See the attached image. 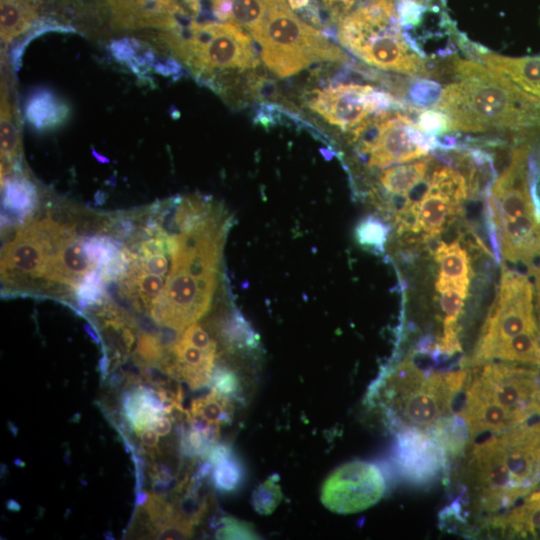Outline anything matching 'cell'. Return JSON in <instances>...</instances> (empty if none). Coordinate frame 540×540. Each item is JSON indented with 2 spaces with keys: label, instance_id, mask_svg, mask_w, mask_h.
Listing matches in <instances>:
<instances>
[{
  "label": "cell",
  "instance_id": "cell-1",
  "mask_svg": "<svg viewBox=\"0 0 540 540\" xmlns=\"http://www.w3.org/2000/svg\"><path fill=\"white\" fill-rule=\"evenodd\" d=\"M457 81L446 85L434 109L449 120V132L540 131V98L475 61L457 60Z\"/></svg>",
  "mask_w": 540,
  "mask_h": 540
},
{
  "label": "cell",
  "instance_id": "cell-2",
  "mask_svg": "<svg viewBox=\"0 0 540 540\" xmlns=\"http://www.w3.org/2000/svg\"><path fill=\"white\" fill-rule=\"evenodd\" d=\"M462 479L476 510L494 513L514 506L540 485V421L490 435L473 446Z\"/></svg>",
  "mask_w": 540,
  "mask_h": 540
},
{
  "label": "cell",
  "instance_id": "cell-3",
  "mask_svg": "<svg viewBox=\"0 0 540 540\" xmlns=\"http://www.w3.org/2000/svg\"><path fill=\"white\" fill-rule=\"evenodd\" d=\"M468 378L459 416L469 442L483 434H499L540 421V372L515 363L491 361Z\"/></svg>",
  "mask_w": 540,
  "mask_h": 540
},
{
  "label": "cell",
  "instance_id": "cell-4",
  "mask_svg": "<svg viewBox=\"0 0 540 540\" xmlns=\"http://www.w3.org/2000/svg\"><path fill=\"white\" fill-rule=\"evenodd\" d=\"M530 152L528 143L513 150L509 164L490 188L488 217L497 256L532 265L540 258V203Z\"/></svg>",
  "mask_w": 540,
  "mask_h": 540
},
{
  "label": "cell",
  "instance_id": "cell-5",
  "mask_svg": "<svg viewBox=\"0 0 540 540\" xmlns=\"http://www.w3.org/2000/svg\"><path fill=\"white\" fill-rule=\"evenodd\" d=\"M467 372H435L412 360L401 362L382 383L381 403L390 422L399 430L417 428L431 432L452 416Z\"/></svg>",
  "mask_w": 540,
  "mask_h": 540
},
{
  "label": "cell",
  "instance_id": "cell-6",
  "mask_svg": "<svg viewBox=\"0 0 540 540\" xmlns=\"http://www.w3.org/2000/svg\"><path fill=\"white\" fill-rule=\"evenodd\" d=\"M340 43L367 64L409 76L428 77L423 57L399 24L392 0H373L339 20Z\"/></svg>",
  "mask_w": 540,
  "mask_h": 540
},
{
  "label": "cell",
  "instance_id": "cell-7",
  "mask_svg": "<svg viewBox=\"0 0 540 540\" xmlns=\"http://www.w3.org/2000/svg\"><path fill=\"white\" fill-rule=\"evenodd\" d=\"M258 44L264 65L279 77H289L317 63L348 60L325 33L292 11L287 0H270L249 34Z\"/></svg>",
  "mask_w": 540,
  "mask_h": 540
},
{
  "label": "cell",
  "instance_id": "cell-8",
  "mask_svg": "<svg viewBox=\"0 0 540 540\" xmlns=\"http://www.w3.org/2000/svg\"><path fill=\"white\" fill-rule=\"evenodd\" d=\"M164 36L174 55L196 76L212 77L220 71H243L259 64L252 37L233 23L190 20Z\"/></svg>",
  "mask_w": 540,
  "mask_h": 540
},
{
  "label": "cell",
  "instance_id": "cell-9",
  "mask_svg": "<svg viewBox=\"0 0 540 540\" xmlns=\"http://www.w3.org/2000/svg\"><path fill=\"white\" fill-rule=\"evenodd\" d=\"M476 187L467 173L451 165L440 166L426 179L420 198H407L395 214L397 232L421 241L439 237L461 214L470 191Z\"/></svg>",
  "mask_w": 540,
  "mask_h": 540
},
{
  "label": "cell",
  "instance_id": "cell-10",
  "mask_svg": "<svg viewBox=\"0 0 540 540\" xmlns=\"http://www.w3.org/2000/svg\"><path fill=\"white\" fill-rule=\"evenodd\" d=\"M534 300L528 277L505 267L495 301L467 365L476 367L491 362L496 352L512 339L540 333Z\"/></svg>",
  "mask_w": 540,
  "mask_h": 540
},
{
  "label": "cell",
  "instance_id": "cell-11",
  "mask_svg": "<svg viewBox=\"0 0 540 540\" xmlns=\"http://www.w3.org/2000/svg\"><path fill=\"white\" fill-rule=\"evenodd\" d=\"M352 135L358 153L371 168L410 162L441 147L437 136L423 133L408 114L396 110L369 116L352 130Z\"/></svg>",
  "mask_w": 540,
  "mask_h": 540
},
{
  "label": "cell",
  "instance_id": "cell-12",
  "mask_svg": "<svg viewBox=\"0 0 540 540\" xmlns=\"http://www.w3.org/2000/svg\"><path fill=\"white\" fill-rule=\"evenodd\" d=\"M304 102L310 110L343 131L354 130L372 114L404 107L389 93L361 84H336L315 89L308 93Z\"/></svg>",
  "mask_w": 540,
  "mask_h": 540
},
{
  "label": "cell",
  "instance_id": "cell-13",
  "mask_svg": "<svg viewBox=\"0 0 540 540\" xmlns=\"http://www.w3.org/2000/svg\"><path fill=\"white\" fill-rule=\"evenodd\" d=\"M384 491L380 469L373 463L355 460L339 466L327 477L320 498L330 511L352 514L376 504Z\"/></svg>",
  "mask_w": 540,
  "mask_h": 540
},
{
  "label": "cell",
  "instance_id": "cell-14",
  "mask_svg": "<svg viewBox=\"0 0 540 540\" xmlns=\"http://www.w3.org/2000/svg\"><path fill=\"white\" fill-rule=\"evenodd\" d=\"M216 354V342L200 324L193 323L185 328L159 366L192 389H199L211 382Z\"/></svg>",
  "mask_w": 540,
  "mask_h": 540
},
{
  "label": "cell",
  "instance_id": "cell-15",
  "mask_svg": "<svg viewBox=\"0 0 540 540\" xmlns=\"http://www.w3.org/2000/svg\"><path fill=\"white\" fill-rule=\"evenodd\" d=\"M395 462L402 476L414 484L429 483L447 468L438 442L429 432L417 428L399 430Z\"/></svg>",
  "mask_w": 540,
  "mask_h": 540
},
{
  "label": "cell",
  "instance_id": "cell-16",
  "mask_svg": "<svg viewBox=\"0 0 540 540\" xmlns=\"http://www.w3.org/2000/svg\"><path fill=\"white\" fill-rule=\"evenodd\" d=\"M493 526L507 536L540 539V489L529 493L504 515L494 517Z\"/></svg>",
  "mask_w": 540,
  "mask_h": 540
},
{
  "label": "cell",
  "instance_id": "cell-17",
  "mask_svg": "<svg viewBox=\"0 0 540 540\" xmlns=\"http://www.w3.org/2000/svg\"><path fill=\"white\" fill-rule=\"evenodd\" d=\"M478 54L486 66L540 98V56L514 58L492 53Z\"/></svg>",
  "mask_w": 540,
  "mask_h": 540
},
{
  "label": "cell",
  "instance_id": "cell-18",
  "mask_svg": "<svg viewBox=\"0 0 540 540\" xmlns=\"http://www.w3.org/2000/svg\"><path fill=\"white\" fill-rule=\"evenodd\" d=\"M233 411L230 398L213 388L210 393L191 403L186 416L191 427L203 432L220 433V427L231 421Z\"/></svg>",
  "mask_w": 540,
  "mask_h": 540
},
{
  "label": "cell",
  "instance_id": "cell-19",
  "mask_svg": "<svg viewBox=\"0 0 540 540\" xmlns=\"http://www.w3.org/2000/svg\"><path fill=\"white\" fill-rule=\"evenodd\" d=\"M434 256L439 264L435 286H455L469 290L471 262L467 252L457 241L440 242Z\"/></svg>",
  "mask_w": 540,
  "mask_h": 540
},
{
  "label": "cell",
  "instance_id": "cell-20",
  "mask_svg": "<svg viewBox=\"0 0 540 540\" xmlns=\"http://www.w3.org/2000/svg\"><path fill=\"white\" fill-rule=\"evenodd\" d=\"M432 159L391 166L379 176V187L391 197L408 198L428 177Z\"/></svg>",
  "mask_w": 540,
  "mask_h": 540
},
{
  "label": "cell",
  "instance_id": "cell-21",
  "mask_svg": "<svg viewBox=\"0 0 540 540\" xmlns=\"http://www.w3.org/2000/svg\"><path fill=\"white\" fill-rule=\"evenodd\" d=\"M69 116V107L50 91L33 93L26 102L25 118L37 131H48L62 125Z\"/></svg>",
  "mask_w": 540,
  "mask_h": 540
},
{
  "label": "cell",
  "instance_id": "cell-22",
  "mask_svg": "<svg viewBox=\"0 0 540 540\" xmlns=\"http://www.w3.org/2000/svg\"><path fill=\"white\" fill-rule=\"evenodd\" d=\"M207 460L212 466V481L217 490L230 493L241 487L245 479V468L228 445H215Z\"/></svg>",
  "mask_w": 540,
  "mask_h": 540
},
{
  "label": "cell",
  "instance_id": "cell-23",
  "mask_svg": "<svg viewBox=\"0 0 540 540\" xmlns=\"http://www.w3.org/2000/svg\"><path fill=\"white\" fill-rule=\"evenodd\" d=\"M213 15L233 23L249 34L261 21L270 0H209Z\"/></svg>",
  "mask_w": 540,
  "mask_h": 540
},
{
  "label": "cell",
  "instance_id": "cell-24",
  "mask_svg": "<svg viewBox=\"0 0 540 540\" xmlns=\"http://www.w3.org/2000/svg\"><path fill=\"white\" fill-rule=\"evenodd\" d=\"M36 0H0L1 41L6 45L37 20Z\"/></svg>",
  "mask_w": 540,
  "mask_h": 540
},
{
  "label": "cell",
  "instance_id": "cell-25",
  "mask_svg": "<svg viewBox=\"0 0 540 540\" xmlns=\"http://www.w3.org/2000/svg\"><path fill=\"white\" fill-rule=\"evenodd\" d=\"M3 205L11 215L23 218L29 215L37 203L36 186L19 173L2 180Z\"/></svg>",
  "mask_w": 540,
  "mask_h": 540
},
{
  "label": "cell",
  "instance_id": "cell-26",
  "mask_svg": "<svg viewBox=\"0 0 540 540\" xmlns=\"http://www.w3.org/2000/svg\"><path fill=\"white\" fill-rule=\"evenodd\" d=\"M0 137L2 162L4 161L5 166L12 167L19 159L20 138L12 106L8 100L7 92L3 90L1 94Z\"/></svg>",
  "mask_w": 540,
  "mask_h": 540
},
{
  "label": "cell",
  "instance_id": "cell-27",
  "mask_svg": "<svg viewBox=\"0 0 540 540\" xmlns=\"http://www.w3.org/2000/svg\"><path fill=\"white\" fill-rule=\"evenodd\" d=\"M355 234L360 245L383 251L389 227L380 219L368 216L358 223Z\"/></svg>",
  "mask_w": 540,
  "mask_h": 540
},
{
  "label": "cell",
  "instance_id": "cell-28",
  "mask_svg": "<svg viewBox=\"0 0 540 540\" xmlns=\"http://www.w3.org/2000/svg\"><path fill=\"white\" fill-rule=\"evenodd\" d=\"M277 479V475H272L253 492L252 504L258 513L271 514L280 503L282 492Z\"/></svg>",
  "mask_w": 540,
  "mask_h": 540
},
{
  "label": "cell",
  "instance_id": "cell-29",
  "mask_svg": "<svg viewBox=\"0 0 540 540\" xmlns=\"http://www.w3.org/2000/svg\"><path fill=\"white\" fill-rule=\"evenodd\" d=\"M111 22L120 29L140 28L137 0H107Z\"/></svg>",
  "mask_w": 540,
  "mask_h": 540
},
{
  "label": "cell",
  "instance_id": "cell-30",
  "mask_svg": "<svg viewBox=\"0 0 540 540\" xmlns=\"http://www.w3.org/2000/svg\"><path fill=\"white\" fill-rule=\"evenodd\" d=\"M217 539H259L252 524L234 517H224L215 532Z\"/></svg>",
  "mask_w": 540,
  "mask_h": 540
},
{
  "label": "cell",
  "instance_id": "cell-31",
  "mask_svg": "<svg viewBox=\"0 0 540 540\" xmlns=\"http://www.w3.org/2000/svg\"><path fill=\"white\" fill-rule=\"evenodd\" d=\"M417 127L425 134L439 136L449 132L447 116L437 109H426L417 116Z\"/></svg>",
  "mask_w": 540,
  "mask_h": 540
},
{
  "label": "cell",
  "instance_id": "cell-32",
  "mask_svg": "<svg viewBox=\"0 0 540 540\" xmlns=\"http://www.w3.org/2000/svg\"><path fill=\"white\" fill-rule=\"evenodd\" d=\"M441 89L436 82L419 79L410 87L409 94L412 101L421 107L436 104L440 97Z\"/></svg>",
  "mask_w": 540,
  "mask_h": 540
},
{
  "label": "cell",
  "instance_id": "cell-33",
  "mask_svg": "<svg viewBox=\"0 0 540 540\" xmlns=\"http://www.w3.org/2000/svg\"><path fill=\"white\" fill-rule=\"evenodd\" d=\"M211 383L213 388L227 397H237L241 383L237 374L229 368L219 367L213 370Z\"/></svg>",
  "mask_w": 540,
  "mask_h": 540
},
{
  "label": "cell",
  "instance_id": "cell-34",
  "mask_svg": "<svg viewBox=\"0 0 540 540\" xmlns=\"http://www.w3.org/2000/svg\"><path fill=\"white\" fill-rule=\"evenodd\" d=\"M531 273L534 277V294H535V308L537 310L536 315L538 317V323L540 327V258L539 261L533 263L530 267Z\"/></svg>",
  "mask_w": 540,
  "mask_h": 540
},
{
  "label": "cell",
  "instance_id": "cell-35",
  "mask_svg": "<svg viewBox=\"0 0 540 540\" xmlns=\"http://www.w3.org/2000/svg\"><path fill=\"white\" fill-rule=\"evenodd\" d=\"M192 13L198 14L201 9V0H182Z\"/></svg>",
  "mask_w": 540,
  "mask_h": 540
}]
</instances>
